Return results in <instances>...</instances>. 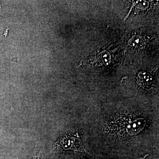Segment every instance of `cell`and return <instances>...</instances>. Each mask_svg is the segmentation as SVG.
I'll use <instances>...</instances> for the list:
<instances>
[{
  "label": "cell",
  "instance_id": "6da1fadb",
  "mask_svg": "<svg viewBox=\"0 0 159 159\" xmlns=\"http://www.w3.org/2000/svg\"><path fill=\"white\" fill-rule=\"evenodd\" d=\"M113 122L112 130L120 135L133 136L139 134L145 127L146 121L141 117H121Z\"/></svg>",
  "mask_w": 159,
  "mask_h": 159
},
{
  "label": "cell",
  "instance_id": "7a4b0ae2",
  "mask_svg": "<svg viewBox=\"0 0 159 159\" xmlns=\"http://www.w3.org/2000/svg\"><path fill=\"white\" fill-rule=\"evenodd\" d=\"M55 146L56 148L65 150L84 151V147L77 132L75 134H66L55 142Z\"/></svg>",
  "mask_w": 159,
  "mask_h": 159
},
{
  "label": "cell",
  "instance_id": "3957f363",
  "mask_svg": "<svg viewBox=\"0 0 159 159\" xmlns=\"http://www.w3.org/2000/svg\"><path fill=\"white\" fill-rule=\"evenodd\" d=\"M139 81L143 85H150L152 82V77L147 73H140L139 74Z\"/></svg>",
  "mask_w": 159,
  "mask_h": 159
},
{
  "label": "cell",
  "instance_id": "277c9868",
  "mask_svg": "<svg viewBox=\"0 0 159 159\" xmlns=\"http://www.w3.org/2000/svg\"><path fill=\"white\" fill-rule=\"evenodd\" d=\"M134 43L132 44L133 46H134L135 44H139V42H140V39L138 38H137L136 39L134 40Z\"/></svg>",
  "mask_w": 159,
  "mask_h": 159
}]
</instances>
